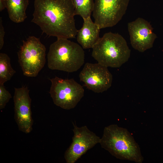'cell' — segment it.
I'll return each instance as SVG.
<instances>
[{"instance_id": "6da1fadb", "label": "cell", "mask_w": 163, "mask_h": 163, "mask_svg": "<svg viewBox=\"0 0 163 163\" xmlns=\"http://www.w3.org/2000/svg\"><path fill=\"white\" fill-rule=\"evenodd\" d=\"M72 0H34L31 21L47 36L73 38L78 30Z\"/></svg>"}, {"instance_id": "7a4b0ae2", "label": "cell", "mask_w": 163, "mask_h": 163, "mask_svg": "<svg viewBox=\"0 0 163 163\" xmlns=\"http://www.w3.org/2000/svg\"><path fill=\"white\" fill-rule=\"evenodd\" d=\"M99 143L118 159L137 163L143 161L140 148L132 136L126 129L116 124L104 128Z\"/></svg>"}, {"instance_id": "3957f363", "label": "cell", "mask_w": 163, "mask_h": 163, "mask_svg": "<svg viewBox=\"0 0 163 163\" xmlns=\"http://www.w3.org/2000/svg\"><path fill=\"white\" fill-rule=\"evenodd\" d=\"M91 55L98 63L119 68L129 59L131 50L124 38L118 33H105L92 48Z\"/></svg>"}, {"instance_id": "277c9868", "label": "cell", "mask_w": 163, "mask_h": 163, "mask_svg": "<svg viewBox=\"0 0 163 163\" xmlns=\"http://www.w3.org/2000/svg\"><path fill=\"white\" fill-rule=\"evenodd\" d=\"M83 49L78 44L68 39L57 38L49 47L47 55L48 68L68 72L77 71L84 63Z\"/></svg>"}, {"instance_id": "5b68a950", "label": "cell", "mask_w": 163, "mask_h": 163, "mask_svg": "<svg viewBox=\"0 0 163 163\" xmlns=\"http://www.w3.org/2000/svg\"><path fill=\"white\" fill-rule=\"evenodd\" d=\"M46 48L39 38L30 36L18 52V61L23 74L35 77L44 67L46 61Z\"/></svg>"}, {"instance_id": "8992f818", "label": "cell", "mask_w": 163, "mask_h": 163, "mask_svg": "<svg viewBox=\"0 0 163 163\" xmlns=\"http://www.w3.org/2000/svg\"><path fill=\"white\" fill-rule=\"evenodd\" d=\"M49 79L51 83V97L54 104L61 108L67 110L74 108L84 96L83 87L73 78L56 76Z\"/></svg>"}, {"instance_id": "52a82bcc", "label": "cell", "mask_w": 163, "mask_h": 163, "mask_svg": "<svg viewBox=\"0 0 163 163\" xmlns=\"http://www.w3.org/2000/svg\"><path fill=\"white\" fill-rule=\"evenodd\" d=\"M130 0H94L92 16L100 29L116 25L125 14Z\"/></svg>"}, {"instance_id": "ba28073f", "label": "cell", "mask_w": 163, "mask_h": 163, "mask_svg": "<svg viewBox=\"0 0 163 163\" xmlns=\"http://www.w3.org/2000/svg\"><path fill=\"white\" fill-rule=\"evenodd\" d=\"M73 124L72 142L64 154L67 163H75L88 150L100 143L101 140V138L86 126L78 127Z\"/></svg>"}, {"instance_id": "9c48e42d", "label": "cell", "mask_w": 163, "mask_h": 163, "mask_svg": "<svg viewBox=\"0 0 163 163\" xmlns=\"http://www.w3.org/2000/svg\"><path fill=\"white\" fill-rule=\"evenodd\" d=\"M108 67L98 63L85 64L79 77L88 89L96 93L107 91L112 85L113 76Z\"/></svg>"}, {"instance_id": "30bf717a", "label": "cell", "mask_w": 163, "mask_h": 163, "mask_svg": "<svg viewBox=\"0 0 163 163\" xmlns=\"http://www.w3.org/2000/svg\"><path fill=\"white\" fill-rule=\"evenodd\" d=\"M130 43L132 47L141 52L152 48L157 37L150 23L138 18L128 23Z\"/></svg>"}, {"instance_id": "8fae6325", "label": "cell", "mask_w": 163, "mask_h": 163, "mask_svg": "<svg viewBox=\"0 0 163 163\" xmlns=\"http://www.w3.org/2000/svg\"><path fill=\"white\" fill-rule=\"evenodd\" d=\"M29 91L27 87L15 88L13 97L14 119L19 129L25 133L31 132L33 123Z\"/></svg>"}, {"instance_id": "7c38bea8", "label": "cell", "mask_w": 163, "mask_h": 163, "mask_svg": "<svg viewBox=\"0 0 163 163\" xmlns=\"http://www.w3.org/2000/svg\"><path fill=\"white\" fill-rule=\"evenodd\" d=\"M83 20L82 27L77 31V41L83 49L92 48L100 37L101 29L91 17Z\"/></svg>"}, {"instance_id": "4fadbf2b", "label": "cell", "mask_w": 163, "mask_h": 163, "mask_svg": "<svg viewBox=\"0 0 163 163\" xmlns=\"http://www.w3.org/2000/svg\"><path fill=\"white\" fill-rule=\"evenodd\" d=\"M10 19L16 23L23 22L27 18L26 11L29 0H4Z\"/></svg>"}, {"instance_id": "5bb4252c", "label": "cell", "mask_w": 163, "mask_h": 163, "mask_svg": "<svg viewBox=\"0 0 163 163\" xmlns=\"http://www.w3.org/2000/svg\"><path fill=\"white\" fill-rule=\"evenodd\" d=\"M12 68L10 59L5 53H0V84H4L10 80L16 73Z\"/></svg>"}, {"instance_id": "9a60e30c", "label": "cell", "mask_w": 163, "mask_h": 163, "mask_svg": "<svg viewBox=\"0 0 163 163\" xmlns=\"http://www.w3.org/2000/svg\"><path fill=\"white\" fill-rule=\"evenodd\" d=\"M75 15L83 19L91 17L94 6V0H72Z\"/></svg>"}, {"instance_id": "2e32d148", "label": "cell", "mask_w": 163, "mask_h": 163, "mask_svg": "<svg viewBox=\"0 0 163 163\" xmlns=\"http://www.w3.org/2000/svg\"><path fill=\"white\" fill-rule=\"evenodd\" d=\"M12 96L5 88L4 84H0V109H4Z\"/></svg>"}, {"instance_id": "e0dca14e", "label": "cell", "mask_w": 163, "mask_h": 163, "mask_svg": "<svg viewBox=\"0 0 163 163\" xmlns=\"http://www.w3.org/2000/svg\"><path fill=\"white\" fill-rule=\"evenodd\" d=\"M5 32L2 25V18H0V50L2 48L4 44Z\"/></svg>"}, {"instance_id": "ac0fdd59", "label": "cell", "mask_w": 163, "mask_h": 163, "mask_svg": "<svg viewBox=\"0 0 163 163\" xmlns=\"http://www.w3.org/2000/svg\"><path fill=\"white\" fill-rule=\"evenodd\" d=\"M6 8L4 0H0V11H2Z\"/></svg>"}]
</instances>
